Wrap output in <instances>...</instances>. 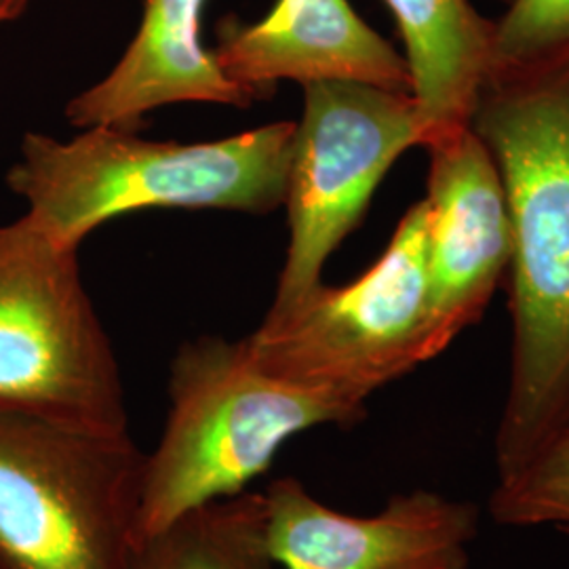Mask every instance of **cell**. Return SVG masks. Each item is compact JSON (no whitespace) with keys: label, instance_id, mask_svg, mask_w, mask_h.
<instances>
[{"label":"cell","instance_id":"cell-1","mask_svg":"<svg viewBox=\"0 0 569 569\" xmlns=\"http://www.w3.org/2000/svg\"><path fill=\"white\" fill-rule=\"evenodd\" d=\"M505 183L512 346L498 477L569 427V42L491 63L470 117Z\"/></svg>","mask_w":569,"mask_h":569},{"label":"cell","instance_id":"cell-2","mask_svg":"<svg viewBox=\"0 0 569 569\" xmlns=\"http://www.w3.org/2000/svg\"><path fill=\"white\" fill-rule=\"evenodd\" d=\"M296 122H270L213 142H152L114 127L72 140L30 131L7 171L26 216L79 249L103 222L142 209L270 213L284 203Z\"/></svg>","mask_w":569,"mask_h":569},{"label":"cell","instance_id":"cell-3","mask_svg":"<svg viewBox=\"0 0 569 569\" xmlns=\"http://www.w3.org/2000/svg\"><path fill=\"white\" fill-rule=\"evenodd\" d=\"M366 413V407L266 373L244 340L186 342L171 361L163 435L143 453L142 540L192 510L244 493L289 439L327 425L352 427Z\"/></svg>","mask_w":569,"mask_h":569},{"label":"cell","instance_id":"cell-4","mask_svg":"<svg viewBox=\"0 0 569 569\" xmlns=\"http://www.w3.org/2000/svg\"><path fill=\"white\" fill-rule=\"evenodd\" d=\"M142 468L129 430L0 411V569H138Z\"/></svg>","mask_w":569,"mask_h":569},{"label":"cell","instance_id":"cell-5","mask_svg":"<svg viewBox=\"0 0 569 569\" xmlns=\"http://www.w3.org/2000/svg\"><path fill=\"white\" fill-rule=\"evenodd\" d=\"M243 340L266 373L355 407L439 357L446 346L428 289L427 201L407 209L385 253L357 281L321 283L300 305L268 310Z\"/></svg>","mask_w":569,"mask_h":569},{"label":"cell","instance_id":"cell-6","mask_svg":"<svg viewBox=\"0 0 569 569\" xmlns=\"http://www.w3.org/2000/svg\"><path fill=\"white\" fill-rule=\"evenodd\" d=\"M0 411L129 430L119 361L82 283L79 249L26 213L0 224Z\"/></svg>","mask_w":569,"mask_h":569},{"label":"cell","instance_id":"cell-7","mask_svg":"<svg viewBox=\"0 0 569 569\" xmlns=\"http://www.w3.org/2000/svg\"><path fill=\"white\" fill-rule=\"evenodd\" d=\"M284 192L289 247L270 312L300 305L361 222L388 169L425 143L411 93L363 82L306 84Z\"/></svg>","mask_w":569,"mask_h":569},{"label":"cell","instance_id":"cell-8","mask_svg":"<svg viewBox=\"0 0 569 569\" xmlns=\"http://www.w3.org/2000/svg\"><path fill=\"white\" fill-rule=\"evenodd\" d=\"M262 496L266 545L279 569H470L479 509L465 500L413 489L357 517L329 509L293 477Z\"/></svg>","mask_w":569,"mask_h":569},{"label":"cell","instance_id":"cell-9","mask_svg":"<svg viewBox=\"0 0 569 569\" xmlns=\"http://www.w3.org/2000/svg\"><path fill=\"white\" fill-rule=\"evenodd\" d=\"M428 152V289L441 345L477 323L510 262V216L500 171L472 127Z\"/></svg>","mask_w":569,"mask_h":569},{"label":"cell","instance_id":"cell-10","mask_svg":"<svg viewBox=\"0 0 569 569\" xmlns=\"http://www.w3.org/2000/svg\"><path fill=\"white\" fill-rule=\"evenodd\" d=\"M216 61L256 100L277 82H363L411 93L406 56L357 16L348 0H277L262 20L218 23Z\"/></svg>","mask_w":569,"mask_h":569},{"label":"cell","instance_id":"cell-11","mask_svg":"<svg viewBox=\"0 0 569 569\" xmlns=\"http://www.w3.org/2000/svg\"><path fill=\"white\" fill-rule=\"evenodd\" d=\"M207 0H146L140 28L117 66L66 106L72 127L136 131L143 117L169 103L249 108L253 98L226 79L201 37Z\"/></svg>","mask_w":569,"mask_h":569},{"label":"cell","instance_id":"cell-12","mask_svg":"<svg viewBox=\"0 0 569 569\" xmlns=\"http://www.w3.org/2000/svg\"><path fill=\"white\" fill-rule=\"evenodd\" d=\"M406 44L411 98L425 124L422 148L470 124L491 68L493 21L470 0H382Z\"/></svg>","mask_w":569,"mask_h":569},{"label":"cell","instance_id":"cell-13","mask_svg":"<svg viewBox=\"0 0 569 569\" xmlns=\"http://www.w3.org/2000/svg\"><path fill=\"white\" fill-rule=\"evenodd\" d=\"M138 569H279L266 545L264 496L204 505L143 540Z\"/></svg>","mask_w":569,"mask_h":569},{"label":"cell","instance_id":"cell-14","mask_svg":"<svg viewBox=\"0 0 569 569\" xmlns=\"http://www.w3.org/2000/svg\"><path fill=\"white\" fill-rule=\"evenodd\" d=\"M489 515L505 528H557L569 533V427L526 465L498 477Z\"/></svg>","mask_w":569,"mask_h":569},{"label":"cell","instance_id":"cell-15","mask_svg":"<svg viewBox=\"0 0 569 569\" xmlns=\"http://www.w3.org/2000/svg\"><path fill=\"white\" fill-rule=\"evenodd\" d=\"M569 42V0H510L493 21L491 63L528 60Z\"/></svg>","mask_w":569,"mask_h":569},{"label":"cell","instance_id":"cell-16","mask_svg":"<svg viewBox=\"0 0 569 569\" xmlns=\"http://www.w3.org/2000/svg\"><path fill=\"white\" fill-rule=\"evenodd\" d=\"M32 0H0V23L16 21L26 13Z\"/></svg>","mask_w":569,"mask_h":569}]
</instances>
